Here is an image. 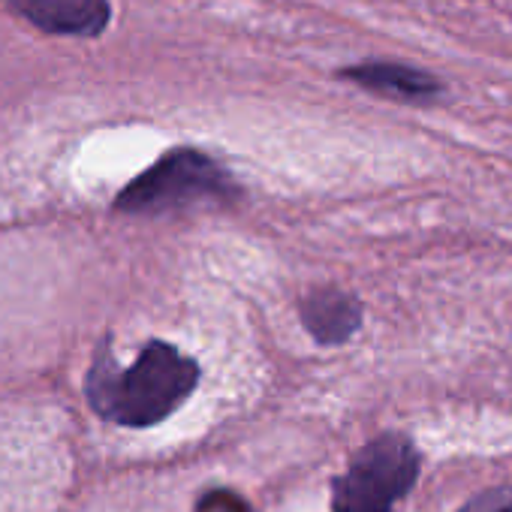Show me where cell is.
<instances>
[{"mask_svg":"<svg viewBox=\"0 0 512 512\" xmlns=\"http://www.w3.org/2000/svg\"><path fill=\"white\" fill-rule=\"evenodd\" d=\"M196 386V359L166 341L145 344L130 368H118L112 350L103 347L85 377V395L94 413L127 428H148L169 419Z\"/></svg>","mask_w":512,"mask_h":512,"instance_id":"obj_1","label":"cell"},{"mask_svg":"<svg viewBox=\"0 0 512 512\" xmlns=\"http://www.w3.org/2000/svg\"><path fill=\"white\" fill-rule=\"evenodd\" d=\"M232 199H238V184L217 160L193 148H178L133 178L118 193L115 208L127 214H166Z\"/></svg>","mask_w":512,"mask_h":512,"instance_id":"obj_2","label":"cell"},{"mask_svg":"<svg viewBox=\"0 0 512 512\" xmlns=\"http://www.w3.org/2000/svg\"><path fill=\"white\" fill-rule=\"evenodd\" d=\"M422 455L404 434L365 443L332 482V512H392L419 482Z\"/></svg>","mask_w":512,"mask_h":512,"instance_id":"obj_3","label":"cell"},{"mask_svg":"<svg viewBox=\"0 0 512 512\" xmlns=\"http://www.w3.org/2000/svg\"><path fill=\"white\" fill-rule=\"evenodd\" d=\"M7 10L52 37H100L109 28V0H4Z\"/></svg>","mask_w":512,"mask_h":512,"instance_id":"obj_4","label":"cell"},{"mask_svg":"<svg viewBox=\"0 0 512 512\" xmlns=\"http://www.w3.org/2000/svg\"><path fill=\"white\" fill-rule=\"evenodd\" d=\"M299 320L317 344L338 347L362 329V302L341 287H320L299 302Z\"/></svg>","mask_w":512,"mask_h":512,"instance_id":"obj_5","label":"cell"},{"mask_svg":"<svg viewBox=\"0 0 512 512\" xmlns=\"http://www.w3.org/2000/svg\"><path fill=\"white\" fill-rule=\"evenodd\" d=\"M341 76L377 97L398 100V103H431L443 91V85L434 76H428L425 70H416V67H404V64L374 61V64L350 67Z\"/></svg>","mask_w":512,"mask_h":512,"instance_id":"obj_6","label":"cell"},{"mask_svg":"<svg viewBox=\"0 0 512 512\" xmlns=\"http://www.w3.org/2000/svg\"><path fill=\"white\" fill-rule=\"evenodd\" d=\"M193 512H253L250 503L232 488H208L199 494Z\"/></svg>","mask_w":512,"mask_h":512,"instance_id":"obj_7","label":"cell"},{"mask_svg":"<svg viewBox=\"0 0 512 512\" xmlns=\"http://www.w3.org/2000/svg\"><path fill=\"white\" fill-rule=\"evenodd\" d=\"M458 512H512V485H497L473 494Z\"/></svg>","mask_w":512,"mask_h":512,"instance_id":"obj_8","label":"cell"}]
</instances>
